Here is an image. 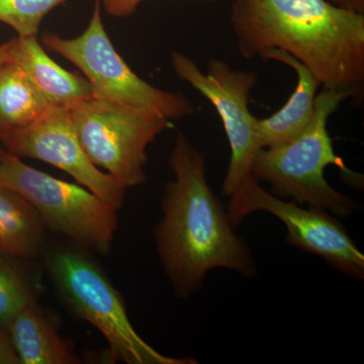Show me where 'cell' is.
Segmentation results:
<instances>
[{"label": "cell", "mask_w": 364, "mask_h": 364, "mask_svg": "<svg viewBox=\"0 0 364 364\" xmlns=\"http://www.w3.org/2000/svg\"><path fill=\"white\" fill-rule=\"evenodd\" d=\"M329 1L347 11L364 14V0H329Z\"/></svg>", "instance_id": "obj_20"}, {"label": "cell", "mask_w": 364, "mask_h": 364, "mask_svg": "<svg viewBox=\"0 0 364 364\" xmlns=\"http://www.w3.org/2000/svg\"><path fill=\"white\" fill-rule=\"evenodd\" d=\"M145 0H100V4L107 14L117 18L132 16ZM195 1L215 2L219 0H195Z\"/></svg>", "instance_id": "obj_18"}, {"label": "cell", "mask_w": 364, "mask_h": 364, "mask_svg": "<svg viewBox=\"0 0 364 364\" xmlns=\"http://www.w3.org/2000/svg\"><path fill=\"white\" fill-rule=\"evenodd\" d=\"M0 142L6 152L41 160L63 170L117 210L123 208L127 188L91 162L79 141L68 109L50 107L35 123L2 136Z\"/></svg>", "instance_id": "obj_10"}, {"label": "cell", "mask_w": 364, "mask_h": 364, "mask_svg": "<svg viewBox=\"0 0 364 364\" xmlns=\"http://www.w3.org/2000/svg\"><path fill=\"white\" fill-rule=\"evenodd\" d=\"M45 267L67 306L102 333L114 363L195 364L193 358L163 355L136 332L122 294L90 251L70 243L48 249Z\"/></svg>", "instance_id": "obj_4"}, {"label": "cell", "mask_w": 364, "mask_h": 364, "mask_svg": "<svg viewBox=\"0 0 364 364\" xmlns=\"http://www.w3.org/2000/svg\"><path fill=\"white\" fill-rule=\"evenodd\" d=\"M230 23L244 58L282 50L322 87L363 95L364 14L329 0H234Z\"/></svg>", "instance_id": "obj_2"}, {"label": "cell", "mask_w": 364, "mask_h": 364, "mask_svg": "<svg viewBox=\"0 0 364 364\" xmlns=\"http://www.w3.org/2000/svg\"><path fill=\"white\" fill-rule=\"evenodd\" d=\"M45 239L37 210L18 193L0 186V253L32 259L43 253Z\"/></svg>", "instance_id": "obj_14"}, {"label": "cell", "mask_w": 364, "mask_h": 364, "mask_svg": "<svg viewBox=\"0 0 364 364\" xmlns=\"http://www.w3.org/2000/svg\"><path fill=\"white\" fill-rule=\"evenodd\" d=\"M13 258L0 253V326L6 330L14 317L36 301L30 282Z\"/></svg>", "instance_id": "obj_16"}, {"label": "cell", "mask_w": 364, "mask_h": 364, "mask_svg": "<svg viewBox=\"0 0 364 364\" xmlns=\"http://www.w3.org/2000/svg\"><path fill=\"white\" fill-rule=\"evenodd\" d=\"M0 186L28 200L46 229L90 252H111L119 210L92 191L33 168L6 150H0Z\"/></svg>", "instance_id": "obj_5"}, {"label": "cell", "mask_w": 364, "mask_h": 364, "mask_svg": "<svg viewBox=\"0 0 364 364\" xmlns=\"http://www.w3.org/2000/svg\"><path fill=\"white\" fill-rule=\"evenodd\" d=\"M21 364H78L80 358L60 336L51 318L38 305L28 304L7 328Z\"/></svg>", "instance_id": "obj_13"}, {"label": "cell", "mask_w": 364, "mask_h": 364, "mask_svg": "<svg viewBox=\"0 0 364 364\" xmlns=\"http://www.w3.org/2000/svg\"><path fill=\"white\" fill-rule=\"evenodd\" d=\"M50 107L18 63L0 66V139L35 123Z\"/></svg>", "instance_id": "obj_15"}, {"label": "cell", "mask_w": 364, "mask_h": 364, "mask_svg": "<svg viewBox=\"0 0 364 364\" xmlns=\"http://www.w3.org/2000/svg\"><path fill=\"white\" fill-rule=\"evenodd\" d=\"M0 364H21L13 340L6 328L0 326Z\"/></svg>", "instance_id": "obj_19"}, {"label": "cell", "mask_w": 364, "mask_h": 364, "mask_svg": "<svg viewBox=\"0 0 364 364\" xmlns=\"http://www.w3.org/2000/svg\"><path fill=\"white\" fill-rule=\"evenodd\" d=\"M261 58L291 67L298 77L294 92L282 109L265 119L257 117L261 148L277 147L298 136L310 124L321 85L312 72L289 53L273 49Z\"/></svg>", "instance_id": "obj_11"}, {"label": "cell", "mask_w": 364, "mask_h": 364, "mask_svg": "<svg viewBox=\"0 0 364 364\" xmlns=\"http://www.w3.org/2000/svg\"><path fill=\"white\" fill-rule=\"evenodd\" d=\"M13 61L26 71L46 102L51 107L69 109L93 97L87 79L62 68L43 49L37 36L13 40Z\"/></svg>", "instance_id": "obj_12"}, {"label": "cell", "mask_w": 364, "mask_h": 364, "mask_svg": "<svg viewBox=\"0 0 364 364\" xmlns=\"http://www.w3.org/2000/svg\"><path fill=\"white\" fill-rule=\"evenodd\" d=\"M349 98L350 95L344 91L322 87L308 127L284 145L262 148L253 161V176L269 184L272 195L299 205L322 208L342 218L360 210L358 200L333 188L324 176L326 167L333 165L352 184L363 183V176L349 169L335 153L328 131L330 117Z\"/></svg>", "instance_id": "obj_3"}, {"label": "cell", "mask_w": 364, "mask_h": 364, "mask_svg": "<svg viewBox=\"0 0 364 364\" xmlns=\"http://www.w3.org/2000/svg\"><path fill=\"white\" fill-rule=\"evenodd\" d=\"M66 1L68 0H0V23L14 28L18 37L37 36L45 16Z\"/></svg>", "instance_id": "obj_17"}, {"label": "cell", "mask_w": 364, "mask_h": 364, "mask_svg": "<svg viewBox=\"0 0 364 364\" xmlns=\"http://www.w3.org/2000/svg\"><path fill=\"white\" fill-rule=\"evenodd\" d=\"M171 67L177 76L195 88L213 105L221 119L229 142V166L222 191L230 196L246 176L261 148L257 117L249 109L251 93L257 85V73L235 70L221 59L208 61L203 72L191 57L171 53Z\"/></svg>", "instance_id": "obj_9"}, {"label": "cell", "mask_w": 364, "mask_h": 364, "mask_svg": "<svg viewBox=\"0 0 364 364\" xmlns=\"http://www.w3.org/2000/svg\"><path fill=\"white\" fill-rule=\"evenodd\" d=\"M74 129L91 162L127 189L147 181V149L163 132L173 128L166 117L90 97L69 107Z\"/></svg>", "instance_id": "obj_7"}, {"label": "cell", "mask_w": 364, "mask_h": 364, "mask_svg": "<svg viewBox=\"0 0 364 364\" xmlns=\"http://www.w3.org/2000/svg\"><path fill=\"white\" fill-rule=\"evenodd\" d=\"M227 213L237 228L255 212H267L287 227V243L315 254L338 272L353 279H364V255L346 228L322 208H303L262 188L252 173L246 176L229 196Z\"/></svg>", "instance_id": "obj_8"}, {"label": "cell", "mask_w": 364, "mask_h": 364, "mask_svg": "<svg viewBox=\"0 0 364 364\" xmlns=\"http://www.w3.org/2000/svg\"><path fill=\"white\" fill-rule=\"evenodd\" d=\"M11 51H13V40L0 45V66L7 62L13 61Z\"/></svg>", "instance_id": "obj_21"}, {"label": "cell", "mask_w": 364, "mask_h": 364, "mask_svg": "<svg viewBox=\"0 0 364 364\" xmlns=\"http://www.w3.org/2000/svg\"><path fill=\"white\" fill-rule=\"evenodd\" d=\"M168 162L174 177L165 184L163 218L153 234L174 296L191 298L215 268L254 277L252 253L208 184L205 153L178 133Z\"/></svg>", "instance_id": "obj_1"}, {"label": "cell", "mask_w": 364, "mask_h": 364, "mask_svg": "<svg viewBox=\"0 0 364 364\" xmlns=\"http://www.w3.org/2000/svg\"><path fill=\"white\" fill-rule=\"evenodd\" d=\"M42 40L48 49L85 74L95 97L153 112L170 121L196 114V105L188 97L150 85L119 56L102 23L100 0L95 1L90 23L80 36L64 39L49 33Z\"/></svg>", "instance_id": "obj_6"}]
</instances>
